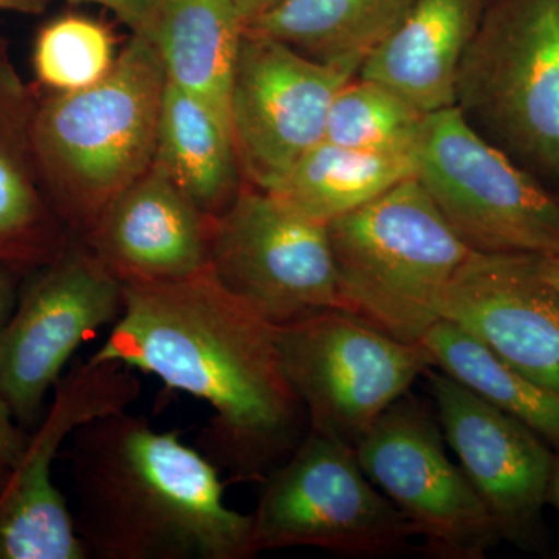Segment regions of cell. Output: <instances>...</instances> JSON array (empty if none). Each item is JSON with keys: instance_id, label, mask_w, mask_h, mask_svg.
<instances>
[{"instance_id": "obj_1", "label": "cell", "mask_w": 559, "mask_h": 559, "mask_svg": "<svg viewBox=\"0 0 559 559\" xmlns=\"http://www.w3.org/2000/svg\"><path fill=\"white\" fill-rule=\"evenodd\" d=\"M124 307L90 359L156 377L212 409L200 450L231 484H261L307 437L278 326L219 285L210 267L171 283L123 285Z\"/></svg>"}, {"instance_id": "obj_2", "label": "cell", "mask_w": 559, "mask_h": 559, "mask_svg": "<svg viewBox=\"0 0 559 559\" xmlns=\"http://www.w3.org/2000/svg\"><path fill=\"white\" fill-rule=\"evenodd\" d=\"M75 525L95 559H249L252 516L230 509L221 469L179 430L116 412L72 436Z\"/></svg>"}, {"instance_id": "obj_3", "label": "cell", "mask_w": 559, "mask_h": 559, "mask_svg": "<svg viewBox=\"0 0 559 559\" xmlns=\"http://www.w3.org/2000/svg\"><path fill=\"white\" fill-rule=\"evenodd\" d=\"M165 84L156 44L134 35L100 81L38 103L36 157L72 240L86 241L114 198L153 165Z\"/></svg>"}, {"instance_id": "obj_4", "label": "cell", "mask_w": 559, "mask_h": 559, "mask_svg": "<svg viewBox=\"0 0 559 559\" xmlns=\"http://www.w3.org/2000/svg\"><path fill=\"white\" fill-rule=\"evenodd\" d=\"M326 226L342 311L400 341L419 342L439 322L474 252L415 176Z\"/></svg>"}, {"instance_id": "obj_5", "label": "cell", "mask_w": 559, "mask_h": 559, "mask_svg": "<svg viewBox=\"0 0 559 559\" xmlns=\"http://www.w3.org/2000/svg\"><path fill=\"white\" fill-rule=\"evenodd\" d=\"M455 106L530 171L559 179V0H495L457 75Z\"/></svg>"}, {"instance_id": "obj_6", "label": "cell", "mask_w": 559, "mask_h": 559, "mask_svg": "<svg viewBox=\"0 0 559 559\" xmlns=\"http://www.w3.org/2000/svg\"><path fill=\"white\" fill-rule=\"evenodd\" d=\"M415 178L474 252L559 253V198L485 139L457 106L428 114Z\"/></svg>"}, {"instance_id": "obj_7", "label": "cell", "mask_w": 559, "mask_h": 559, "mask_svg": "<svg viewBox=\"0 0 559 559\" xmlns=\"http://www.w3.org/2000/svg\"><path fill=\"white\" fill-rule=\"evenodd\" d=\"M261 487L250 513L255 555L316 547L341 557H389L409 550L418 536L371 484L355 448L312 430Z\"/></svg>"}, {"instance_id": "obj_8", "label": "cell", "mask_w": 559, "mask_h": 559, "mask_svg": "<svg viewBox=\"0 0 559 559\" xmlns=\"http://www.w3.org/2000/svg\"><path fill=\"white\" fill-rule=\"evenodd\" d=\"M278 347L310 430L353 448L433 367L421 342L396 340L342 310L278 326Z\"/></svg>"}, {"instance_id": "obj_9", "label": "cell", "mask_w": 559, "mask_h": 559, "mask_svg": "<svg viewBox=\"0 0 559 559\" xmlns=\"http://www.w3.org/2000/svg\"><path fill=\"white\" fill-rule=\"evenodd\" d=\"M209 267L275 326L342 310L329 226L259 187H241L216 216Z\"/></svg>"}, {"instance_id": "obj_10", "label": "cell", "mask_w": 559, "mask_h": 559, "mask_svg": "<svg viewBox=\"0 0 559 559\" xmlns=\"http://www.w3.org/2000/svg\"><path fill=\"white\" fill-rule=\"evenodd\" d=\"M9 325L0 334V388L20 425L40 421L76 349L119 320L123 283L84 241L32 272Z\"/></svg>"}, {"instance_id": "obj_11", "label": "cell", "mask_w": 559, "mask_h": 559, "mask_svg": "<svg viewBox=\"0 0 559 559\" xmlns=\"http://www.w3.org/2000/svg\"><path fill=\"white\" fill-rule=\"evenodd\" d=\"M355 450L371 484L414 525L432 557L481 559L499 543L487 507L444 451L440 423L409 393Z\"/></svg>"}, {"instance_id": "obj_12", "label": "cell", "mask_w": 559, "mask_h": 559, "mask_svg": "<svg viewBox=\"0 0 559 559\" xmlns=\"http://www.w3.org/2000/svg\"><path fill=\"white\" fill-rule=\"evenodd\" d=\"M53 390L49 412L0 491V559H90L51 469L81 426L128 411L139 399L140 381L130 367L87 359Z\"/></svg>"}, {"instance_id": "obj_13", "label": "cell", "mask_w": 559, "mask_h": 559, "mask_svg": "<svg viewBox=\"0 0 559 559\" xmlns=\"http://www.w3.org/2000/svg\"><path fill=\"white\" fill-rule=\"evenodd\" d=\"M356 75L245 28L229 112L235 151L250 186L271 190L325 139L331 103Z\"/></svg>"}, {"instance_id": "obj_14", "label": "cell", "mask_w": 559, "mask_h": 559, "mask_svg": "<svg viewBox=\"0 0 559 559\" xmlns=\"http://www.w3.org/2000/svg\"><path fill=\"white\" fill-rule=\"evenodd\" d=\"M432 367L429 393L444 441L457 454L487 507L500 539L522 550L546 547L543 511L549 503L555 454L543 437Z\"/></svg>"}, {"instance_id": "obj_15", "label": "cell", "mask_w": 559, "mask_h": 559, "mask_svg": "<svg viewBox=\"0 0 559 559\" xmlns=\"http://www.w3.org/2000/svg\"><path fill=\"white\" fill-rule=\"evenodd\" d=\"M441 319L559 395V296L540 277L538 257L471 253L447 290Z\"/></svg>"}, {"instance_id": "obj_16", "label": "cell", "mask_w": 559, "mask_h": 559, "mask_svg": "<svg viewBox=\"0 0 559 559\" xmlns=\"http://www.w3.org/2000/svg\"><path fill=\"white\" fill-rule=\"evenodd\" d=\"M213 223L153 164L114 198L84 242L123 285L179 282L207 270Z\"/></svg>"}, {"instance_id": "obj_17", "label": "cell", "mask_w": 559, "mask_h": 559, "mask_svg": "<svg viewBox=\"0 0 559 559\" xmlns=\"http://www.w3.org/2000/svg\"><path fill=\"white\" fill-rule=\"evenodd\" d=\"M38 100L0 40V264L27 274L72 241L40 175L33 123Z\"/></svg>"}, {"instance_id": "obj_18", "label": "cell", "mask_w": 559, "mask_h": 559, "mask_svg": "<svg viewBox=\"0 0 559 559\" xmlns=\"http://www.w3.org/2000/svg\"><path fill=\"white\" fill-rule=\"evenodd\" d=\"M485 9V0H414L360 66L359 79L385 84L423 114L452 108L460 64Z\"/></svg>"}, {"instance_id": "obj_19", "label": "cell", "mask_w": 559, "mask_h": 559, "mask_svg": "<svg viewBox=\"0 0 559 559\" xmlns=\"http://www.w3.org/2000/svg\"><path fill=\"white\" fill-rule=\"evenodd\" d=\"M246 21L234 0H159L151 39L167 80L230 128V87Z\"/></svg>"}, {"instance_id": "obj_20", "label": "cell", "mask_w": 559, "mask_h": 559, "mask_svg": "<svg viewBox=\"0 0 559 559\" xmlns=\"http://www.w3.org/2000/svg\"><path fill=\"white\" fill-rule=\"evenodd\" d=\"M414 0H280L246 28L320 64L358 73Z\"/></svg>"}, {"instance_id": "obj_21", "label": "cell", "mask_w": 559, "mask_h": 559, "mask_svg": "<svg viewBox=\"0 0 559 559\" xmlns=\"http://www.w3.org/2000/svg\"><path fill=\"white\" fill-rule=\"evenodd\" d=\"M153 164L213 218L229 207L242 187L229 128L207 106L168 80Z\"/></svg>"}, {"instance_id": "obj_22", "label": "cell", "mask_w": 559, "mask_h": 559, "mask_svg": "<svg viewBox=\"0 0 559 559\" xmlns=\"http://www.w3.org/2000/svg\"><path fill=\"white\" fill-rule=\"evenodd\" d=\"M415 150H356L322 140L266 191L308 218L329 224L414 178Z\"/></svg>"}, {"instance_id": "obj_23", "label": "cell", "mask_w": 559, "mask_h": 559, "mask_svg": "<svg viewBox=\"0 0 559 559\" xmlns=\"http://www.w3.org/2000/svg\"><path fill=\"white\" fill-rule=\"evenodd\" d=\"M433 367L559 448V395L540 388L457 323L440 319L419 341Z\"/></svg>"}, {"instance_id": "obj_24", "label": "cell", "mask_w": 559, "mask_h": 559, "mask_svg": "<svg viewBox=\"0 0 559 559\" xmlns=\"http://www.w3.org/2000/svg\"><path fill=\"white\" fill-rule=\"evenodd\" d=\"M426 116L385 84L349 80L331 103L323 140L356 150L414 151Z\"/></svg>"}, {"instance_id": "obj_25", "label": "cell", "mask_w": 559, "mask_h": 559, "mask_svg": "<svg viewBox=\"0 0 559 559\" xmlns=\"http://www.w3.org/2000/svg\"><path fill=\"white\" fill-rule=\"evenodd\" d=\"M116 60V43L108 28L83 16L51 21L39 32L33 50L36 76L53 92L92 86Z\"/></svg>"}, {"instance_id": "obj_26", "label": "cell", "mask_w": 559, "mask_h": 559, "mask_svg": "<svg viewBox=\"0 0 559 559\" xmlns=\"http://www.w3.org/2000/svg\"><path fill=\"white\" fill-rule=\"evenodd\" d=\"M73 3H98L112 10L134 35H151L159 0H69Z\"/></svg>"}, {"instance_id": "obj_27", "label": "cell", "mask_w": 559, "mask_h": 559, "mask_svg": "<svg viewBox=\"0 0 559 559\" xmlns=\"http://www.w3.org/2000/svg\"><path fill=\"white\" fill-rule=\"evenodd\" d=\"M28 437L14 418L9 401L0 388V463L13 468L24 452Z\"/></svg>"}, {"instance_id": "obj_28", "label": "cell", "mask_w": 559, "mask_h": 559, "mask_svg": "<svg viewBox=\"0 0 559 559\" xmlns=\"http://www.w3.org/2000/svg\"><path fill=\"white\" fill-rule=\"evenodd\" d=\"M21 275L5 264H0V334L9 325L11 316L16 310L17 300H20L17 280Z\"/></svg>"}, {"instance_id": "obj_29", "label": "cell", "mask_w": 559, "mask_h": 559, "mask_svg": "<svg viewBox=\"0 0 559 559\" xmlns=\"http://www.w3.org/2000/svg\"><path fill=\"white\" fill-rule=\"evenodd\" d=\"M234 2L237 9L240 10L241 16L245 17L246 25H248L250 21L277 5L280 0H234Z\"/></svg>"}, {"instance_id": "obj_30", "label": "cell", "mask_w": 559, "mask_h": 559, "mask_svg": "<svg viewBox=\"0 0 559 559\" xmlns=\"http://www.w3.org/2000/svg\"><path fill=\"white\" fill-rule=\"evenodd\" d=\"M538 272L540 277L546 280L559 296V253L558 255L538 257Z\"/></svg>"}, {"instance_id": "obj_31", "label": "cell", "mask_w": 559, "mask_h": 559, "mask_svg": "<svg viewBox=\"0 0 559 559\" xmlns=\"http://www.w3.org/2000/svg\"><path fill=\"white\" fill-rule=\"evenodd\" d=\"M549 503L559 511V452L555 454L554 471H551Z\"/></svg>"}, {"instance_id": "obj_32", "label": "cell", "mask_w": 559, "mask_h": 559, "mask_svg": "<svg viewBox=\"0 0 559 559\" xmlns=\"http://www.w3.org/2000/svg\"><path fill=\"white\" fill-rule=\"evenodd\" d=\"M40 0H0V10H38Z\"/></svg>"}, {"instance_id": "obj_33", "label": "cell", "mask_w": 559, "mask_h": 559, "mask_svg": "<svg viewBox=\"0 0 559 559\" xmlns=\"http://www.w3.org/2000/svg\"><path fill=\"white\" fill-rule=\"evenodd\" d=\"M10 468L9 466L0 463V491H2L3 485H5L7 477H9Z\"/></svg>"}]
</instances>
